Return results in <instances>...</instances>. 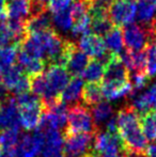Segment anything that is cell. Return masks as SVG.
<instances>
[{
	"label": "cell",
	"mask_w": 156,
	"mask_h": 157,
	"mask_svg": "<svg viewBox=\"0 0 156 157\" xmlns=\"http://www.w3.org/2000/svg\"><path fill=\"white\" fill-rule=\"evenodd\" d=\"M117 132L128 154L144 156L148 140L140 125V117L131 106H124L116 117Z\"/></svg>",
	"instance_id": "obj_1"
},
{
	"label": "cell",
	"mask_w": 156,
	"mask_h": 157,
	"mask_svg": "<svg viewBox=\"0 0 156 157\" xmlns=\"http://www.w3.org/2000/svg\"><path fill=\"white\" fill-rule=\"evenodd\" d=\"M67 134H96L98 128L92 118L91 111L87 106L76 104L70 107L67 111Z\"/></svg>",
	"instance_id": "obj_2"
},
{
	"label": "cell",
	"mask_w": 156,
	"mask_h": 157,
	"mask_svg": "<svg viewBox=\"0 0 156 157\" xmlns=\"http://www.w3.org/2000/svg\"><path fill=\"white\" fill-rule=\"evenodd\" d=\"M95 134L63 132V157H85L94 152Z\"/></svg>",
	"instance_id": "obj_3"
},
{
	"label": "cell",
	"mask_w": 156,
	"mask_h": 157,
	"mask_svg": "<svg viewBox=\"0 0 156 157\" xmlns=\"http://www.w3.org/2000/svg\"><path fill=\"white\" fill-rule=\"evenodd\" d=\"M122 36L126 50L131 52H143L149 44L155 42L154 34L151 30L134 23L124 27Z\"/></svg>",
	"instance_id": "obj_4"
},
{
	"label": "cell",
	"mask_w": 156,
	"mask_h": 157,
	"mask_svg": "<svg viewBox=\"0 0 156 157\" xmlns=\"http://www.w3.org/2000/svg\"><path fill=\"white\" fill-rule=\"evenodd\" d=\"M108 15L115 27H126L137 16V0H112L108 6Z\"/></svg>",
	"instance_id": "obj_5"
},
{
	"label": "cell",
	"mask_w": 156,
	"mask_h": 157,
	"mask_svg": "<svg viewBox=\"0 0 156 157\" xmlns=\"http://www.w3.org/2000/svg\"><path fill=\"white\" fill-rule=\"evenodd\" d=\"M0 81L10 93L19 95L30 92L29 77L26 76L18 65H12L1 72Z\"/></svg>",
	"instance_id": "obj_6"
},
{
	"label": "cell",
	"mask_w": 156,
	"mask_h": 157,
	"mask_svg": "<svg viewBox=\"0 0 156 157\" xmlns=\"http://www.w3.org/2000/svg\"><path fill=\"white\" fill-rule=\"evenodd\" d=\"M77 48L80 52H82L88 58H92L93 60L101 61L102 59L106 62L110 56V54L106 49L103 37L93 34V33H87L80 36Z\"/></svg>",
	"instance_id": "obj_7"
},
{
	"label": "cell",
	"mask_w": 156,
	"mask_h": 157,
	"mask_svg": "<svg viewBox=\"0 0 156 157\" xmlns=\"http://www.w3.org/2000/svg\"><path fill=\"white\" fill-rule=\"evenodd\" d=\"M90 30L98 36L106 35L115 26L112 25L108 15V6L93 3L90 9Z\"/></svg>",
	"instance_id": "obj_8"
},
{
	"label": "cell",
	"mask_w": 156,
	"mask_h": 157,
	"mask_svg": "<svg viewBox=\"0 0 156 157\" xmlns=\"http://www.w3.org/2000/svg\"><path fill=\"white\" fill-rule=\"evenodd\" d=\"M94 152L98 155L106 156L109 154L126 152V150L118 134H110L106 132L95 134Z\"/></svg>",
	"instance_id": "obj_9"
},
{
	"label": "cell",
	"mask_w": 156,
	"mask_h": 157,
	"mask_svg": "<svg viewBox=\"0 0 156 157\" xmlns=\"http://www.w3.org/2000/svg\"><path fill=\"white\" fill-rule=\"evenodd\" d=\"M65 67L59 65H49L45 73L46 82L49 90V93L52 97L58 98L60 97L61 92L64 90L70 81V76Z\"/></svg>",
	"instance_id": "obj_10"
},
{
	"label": "cell",
	"mask_w": 156,
	"mask_h": 157,
	"mask_svg": "<svg viewBox=\"0 0 156 157\" xmlns=\"http://www.w3.org/2000/svg\"><path fill=\"white\" fill-rule=\"evenodd\" d=\"M129 81V73L120 56L110 55L104 66L103 82H125Z\"/></svg>",
	"instance_id": "obj_11"
},
{
	"label": "cell",
	"mask_w": 156,
	"mask_h": 157,
	"mask_svg": "<svg viewBox=\"0 0 156 157\" xmlns=\"http://www.w3.org/2000/svg\"><path fill=\"white\" fill-rule=\"evenodd\" d=\"M43 143V134L36 129L34 135H24L18 141L15 156L16 157H36L40 154Z\"/></svg>",
	"instance_id": "obj_12"
},
{
	"label": "cell",
	"mask_w": 156,
	"mask_h": 157,
	"mask_svg": "<svg viewBox=\"0 0 156 157\" xmlns=\"http://www.w3.org/2000/svg\"><path fill=\"white\" fill-rule=\"evenodd\" d=\"M40 130V129H38ZM43 134L41 157H63V136L58 130H40Z\"/></svg>",
	"instance_id": "obj_13"
},
{
	"label": "cell",
	"mask_w": 156,
	"mask_h": 157,
	"mask_svg": "<svg viewBox=\"0 0 156 157\" xmlns=\"http://www.w3.org/2000/svg\"><path fill=\"white\" fill-rule=\"evenodd\" d=\"M19 123L26 130H32L38 128L43 116V105L40 101L31 105L18 107Z\"/></svg>",
	"instance_id": "obj_14"
},
{
	"label": "cell",
	"mask_w": 156,
	"mask_h": 157,
	"mask_svg": "<svg viewBox=\"0 0 156 157\" xmlns=\"http://www.w3.org/2000/svg\"><path fill=\"white\" fill-rule=\"evenodd\" d=\"M139 25L151 30L155 36L156 0H137V16Z\"/></svg>",
	"instance_id": "obj_15"
},
{
	"label": "cell",
	"mask_w": 156,
	"mask_h": 157,
	"mask_svg": "<svg viewBox=\"0 0 156 157\" xmlns=\"http://www.w3.org/2000/svg\"><path fill=\"white\" fill-rule=\"evenodd\" d=\"M19 111L15 97L11 96L0 107V128H19Z\"/></svg>",
	"instance_id": "obj_16"
},
{
	"label": "cell",
	"mask_w": 156,
	"mask_h": 157,
	"mask_svg": "<svg viewBox=\"0 0 156 157\" xmlns=\"http://www.w3.org/2000/svg\"><path fill=\"white\" fill-rule=\"evenodd\" d=\"M131 107L137 111L138 114L142 116L149 111H156V83L152 85L142 93L131 94Z\"/></svg>",
	"instance_id": "obj_17"
},
{
	"label": "cell",
	"mask_w": 156,
	"mask_h": 157,
	"mask_svg": "<svg viewBox=\"0 0 156 157\" xmlns=\"http://www.w3.org/2000/svg\"><path fill=\"white\" fill-rule=\"evenodd\" d=\"M16 60L18 62V66L21 67V70L26 75H28V77H32L41 74V73H44V70L46 67V63L43 60L30 56L29 54L21 50L19 46Z\"/></svg>",
	"instance_id": "obj_18"
},
{
	"label": "cell",
	"mask_w": 156,
	"mask_h": 157,
	"mask_svg": "<svg viewBox=\"0 0 156 157\" xmlns=\"http://www.w3.org/2000/svg\"><path fill=\"white\" fill-rule=\"evenodd\" d=\"M52 29L51 17L48 15V12L45 11L38 15L31 16L25 21L26 35L39 34Z\"/></svg>",
	"instance_id": "obj_19"
},
{
	"label": "cell",
	"mask_w": 156,
	"mask_h": 157,
	"mask_svg": "<svg viewBox=\"0 0 156 157\" xmlns=\"http://www.w3.org/2000/svg\"><path fill=\"white\" fill-rule=\"evenodd\" d=\"M120 58L124 63L125 67L127 68L131 74L137 73H146V54L143 52H131L125 50L120 54Z\"/></svg>",
	"instance_id": "obj_20"
},
{
	"label": "cell",
	"mask_w": 156,
	"mask_h": 157,
	"mask_svg": "<svg viewBox=\"0 0 156 157\" xmlns=\"http://www.w3.org/2000/svg\"><path fill=\"white\" fill-rule=\"evenodd\" d=\"M89 61V58L82 52H80L76 45L70 54L67 62L65 64V70L69 74L73 75V77H79V75H82Z\"/></svg>",
	"instance_id": "obj_21"
},
{
	"label": "cell",
	"mask_w": 156,
	"mask_h": 157,
	"mask_svg": "<svg viewBox=\"0 0 156 157\" xmlns=\"http://www.w3.org/2000/svg\"><path fill=\"white\" fill-rule=\"evenodd\" d=\"M83 80L80 77H73L67 87L64 88L60 94V101L65 105H72L76 103L79 98L81 97V93L83 90Z\"/></svg>",
	"instance_id": "obj_22"
},
{
	"label": "cell",
	"mask_w": 156,
	"mask_h": 157,
	"mask_svg": "<svg viewBox=\"0 0 156 157\" xmlns=\"http://www.w3.org/2000/svg\"><path fill=\"white\" fill-rule=\"evenodd\" d=\"M9 19L26 21L30 17V0H11L6 2Z\"/></svg>",
	"instance_id": "obj_23"
},
{
	"label": "cell",
	"mask_w": 156,
	"mask_h": 157,
	"mask_svg": "<svg viewBox=\"0 0 156 157\" xmlns=\"http://www.w3.org/2000/svg\"><path fill=\"white\" fill-rule=\"evenodd\" d=\"M103 96L108 101H116L131 93V86L129 81L125 82H103Z\"/></svg>",
	"instance_id": "obj_24"
},
{
	"label": "cell",
	"mask_w": 156,
	"mask_h": 157,
	"mask_svg": "<svg viewBox=\"0 0 156 157\" xmlns=\"http://www.w3.org/2000/svg\"><path fill=\"white\" fill-rule=\"evenodd\" d=\"M19 141V128L0 129V150L9 155L15 156V149Z\"/></svg>",
	"instance_id": "obj_25"
},
{
	"label": "cell",
	"mask_w": 156,
	"mask_h": 157,
	"mask_svg": "<svg viewBox=\"0 0 156 157\" xmlns=\"http://www.w3.org/2000/svg\"><path fill=\"white\" fill-rule=\"evenodd\" d=\"M104 43L105 46H106L107 52H109V54L120 56V54L123 52V47H124L122 30L118 27H113L110 31L105 35Z\"/></svg>",
	"instance_id": "obj_26"
},
{
	"label": "cell",
	"mask_w": 156,
	"mask_h": 157,
	"mask_svg": "<svg viewBox=\"0 0 156 157\" xmlns=\"http://www.w3.org/2000/svg\"><path fill=\"white\" fill-rule=\"evenodd\" d=\"M103 98V92H102V86L100 82H88L83 87L82 93H81V99L83 104L87 106H93L97 105L98 103L102 101Z\"/></svg>",
	"instance_id": "obj_27"
},
{
	"label": "cell",
	"mask_w": 156,
	"mask_h": 157,
	"mask_svg": "<svg viewBox=\"0 0 156 157\" xmlns=\"http://www.w3.org/2000/svg\"><path fill=\"white\" fill-rule=\"evenodd\" d=\"M92 118L96 126L103 124L105 122H108L113 114V108L110 103L108 101H101L97 105L92 107Z\"/></svg>",
	"instance_id": "obj_28"
},
{
	"label": "cell",
	"mask_w": 156,
	"mask_h": 157,
	"mask_svg": "<svg viewBox=\"0 0 156 157\" xmlns=\"http://www.w3.org/2000/svg\"><path fill=\"white\" fill-rule=\"evenodd\" d=\"M140 125L146 140H156V111H149L140 118Z\"/></svg>",
	"instance_id": "obj_29"
},
{
	"label": "cell",
	"mask_w": 156,
	"mask_h": 157,
	"mask_svg": "<svg viewBox=\"0 0 156 157\" xmlns=\"http://www.w3.org/2000/svg\"><path fill=\"white\" fill-rule=\"evenodd\" d=\"M19 44H11L8 46L0 47V72L14 65V62L17 58Z\"/></svg>",
	"instance_id": "obj_30"
},
{
	"label": "cell",
	"mask_w": 156,
	"mask_h": 157,
	"mask_svg": "<svg viewBox=\"0 0 156 157\" xmlns=\"http://www.w3.org/2000/svg\"><path fill=\"white\" fill-rule=\"evenodd\" d=\"M82 76L88 82H100L104 76V64L98 60H90Z\"/></svg>",
	"instance_id": "obj_31"
},
{
	"label": "cell",
	"mask_w": 156,
	"mask_h": 157,
	"mask_svg": "<svg viewBox=\"0 0 156 157\" xmlns=\"http://www.w3.org/2000/svg\"><path fill=\"white\" fill-rule=\"evenodd\" d=\"M51 23L58 28L60 31L67 32L72 29L73 27V17H72L70 8L67 10L59 11V12L52 13L51 16Z\"/></svg>",
	"instance_id": "obj_32"
},
{
	"label": "cell",
	"mask_w": 156,
	"mask_h": 157,
	"mask_svg": "<svg viewBox=\"0 0 156 157\" xmlns=\"http://www.w3.org/2000/svg\"><path fill=\"white\" fill-rule=\"evenodd\" d=\"M146 54V72L149 78L156 77V42L150 43L144 49Z\"/></svg>",
	"instance_id": "obj_33"
},
{
	"label": "cell",
	"mask_w": 156,
	"mask_h": 157,
	"mask_svg": "<svg viewBox=\"0 0 156 157\" xmlns=\"http://www.w3.org/2000/svg\"><path fill=\"white\" fill-rule=\"evenodd\" d=\"M149 81V77L146 73H137V74H131L129 75V82L131 86V94H135L137 92L143 90L146 87Z\"/></svg>",
	"instance_id": "obj_34"
},
{
	"label": "cell",
	"mask_w": 156,
	"mask_h": 157,
	"mask_svg": "<svg viewBox=\"0 0 156 157\" xmlns=\"http://www.w3.org/2000/svg\"><path fill=\"white\" fill-rule=\"evenodd\" d=\"M73 1L74 0H49L47 3V10H49L51 13L67 10L71 6Z\"/></svg>",
	"instance_id": "obj_35"
},
{
	"label": "cell",
	"mask_w": 156,
	"mask_h": 157,
	"mask_svg": "<svg viewBox=\"0 0 156 157\" xmlns=\"http://www.w3.org/2000/svg\"><path fill=\"white\" fill-rule=\"evenodd\" d=\"M144 157H156V141L152 144L148 145L144 153Z\"/></svg>",
	"instance_id": "obj_36"
},
{
	"label": "cell",
	"mask_w": 156,
	"mask_h": 157,
	"mask_svg": "<svg viewBox=\"0 0 156 157\" xmlns=\"http://www.w3.org/2000/svg\"><path fill=\"white\" fill-rule=\"evenodd\" d=\"M6 18V0H0V19Z\"/></svg>",
	"instance_id": "obj_37"
},
{
	"label": "cell",
	"mask_w": 156,
	"mask_h": 157,
	"mask_svg": "<svg viewBox=\"0 0 156 157\" xmlns=\"http://www.w3.org/2000/svg\"><path fill=\"white\" fill-rule=\"evenodd\" d=\"M127 152H121V153H115V154H109L104 157H126Z\"/></svg>",
	"instance_id": "obj_38"
},
{
	"label": "cell",
	"mask_w": 156,
	"mask_h": 157,
	"mask_svg": "<svg viewBox=\"0 0 156 157\" xmlns=\"http://www.w3.org/2000/svg\"><path fill=\"white\" fill-rule=\"evenodd\" d=\"M111 1H112V0H93L94 3L103 4V6H108Z\"/></svg>",
	"instance_id": "obj_39"
},
{
	"label": "cell",
	"mask_w": 156,
	"mask_h": 157,
	"mask_svg": "<svg viewBox=\"0 0 156 157\" xmlns=\"http://www.w3.org/2000/svg\"><path fill=\"white\" fill-rule=\"evenodd\" d=\"M34 1L39 2L40 4H42V6H45L46 8H47V3H48V1H49V0H34Z\"/></svg>",
	"instance_id": "obj_40"
},
{
	"label": "cell",
	"mask_w": 156,
	"mask_h": 157,
	"mask_svg": "<svg viewBox=\"0 0 156 157\" xmlns=\"http://www.w3.org/2000/svg\"><path fill=\"white\" fill-rule=\"evenodd\" d=\"M85 157H101V155H98V154H96L95 152H93V153L89 154V155L85 156Z\"/></svg>",
	"instance_id": "obj_41"
},
{
	"label": "cell",
	"mask_w": 156,
	"mask_h": 157,
	"mask_svg": "<svg viewBox=\"0 0 156 157\" xmlns=\"http://www.w3.org/2000/svg\"><path fill=\"white\" fill-rule=\"evenodd\" d=\"M126 157H144V156H139V155H135V154H128L127 153Z\"/></svg>",
	"instance_id": "obj_42"
},
{
	"label": "cell",
	"mask_w": 156,
	"mask_h": 157,
	"mask_svg": "<svg viewBox=\"0 0 156 157\" xmlns=\"http://www.w3.org/2000/svg\"><path fill=\"white\" fill-rule=\"evenodd\" d=\"M155 40H156V27H155Z\"/></svg>",
	"instance_id": "obj_43"
},
{
	"label": "cell",
	"mask_w": 156,
	"mask_h": 157,
	"mask_svg": "<svg viewBox=\"0 0 156 157\" xmlns=\"http://www.w3.org/2000/svg\"><path fill=\"white\" fill-rule=\"evenodd\" d=\"M8 1H11V0H6V2H8Z\"/></svg>",
	"instance_id": "obj_44"
},
{
	"label": "cell",
	"mask_w": 156,
	"mask_h": 157,
	"mask_svg": "<svg viewBox=\"0 0 156 157\" xmlns=\"http://www.w3.org/2000/svg\"><path fill=\"white\" fill-rule=\"evenodd\" d=\"M0 107H1V103H0Z\"/></svg>",
	"instance_id": "obj_45"
},
{
	"label": "cell",
	"mask_w": 156,
	"mask_h": 157,
	"mask_svg": "<svg viewBox=\"0 0 156 157\" xmlns=\"http://www.w3.org/2000/svg\"><path fill=\"white\" fill-rule=\"evenodd\" d=\"M0 75H1V72H0Z\"/></svg>",
	"instance_id": "obj_46"
}]
</instances>
